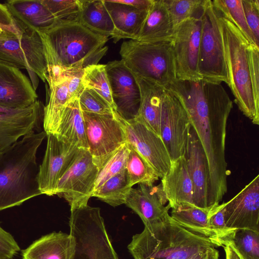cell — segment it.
<instances>
[{
  "label": "cell",
  "mask_w": 259,
  "mask_h": 259,
  "mask_svg": "<svg viewBox=\"0 0 259 259\" xmlns=\"http://www.w3.org/2000/svg\"><path fill=\"white\" fill-rule=\"evenodd\" d=\"M217 12L227 68L228 85L239 110L253 124L258 125L259 109L254 100L247 54L250 43L232 22Z\"/></svg>",
  "instance_id": "5b68a950"
},
{
  "label": "cell",
  "mask_w": 259,
  "mask_h": 259,
  "mask_svg": "<svg viewBox=\"0 0 259 259\" xmlns=\"http://www.w3.org/2000/svg\"><path fill=\"white\" fill-rule=\"evenodd\" d=\"M225 202L213 206L209 211L208 219L210 226L228 243L238 230L228 228L224 222Z\"/></svg>",
  "instance_id": "b9f144b4"
},
{
  "label": "cell",
  "mask_w": 259,
  "mask_h": 259,
  "mask_svg": "<svg viewBox=\"0 0 259 259\" xmlns=\"http://www.w3.org/2000/svg\"><path fill=\"white\" fill-rule=\"evenodd\" d=\"M129 153L127 143L121 146L99 169L94 190L98 189L108 179L125 169Z\"/></svg>",
  "instance_id": "74e56055"
},
{
  "label": "cell",
  "mask_w": 259,
  "mask_h": 259,
  "mask_svg": "<svg viewBox=\"0 0 259 259\" xmlns=\"http://www.w3.org/2000/svg\"><path fill=\"white\" fill-rule=\"evenodd\" d=\"M70 259H119L108 236L99 207L87 205L70 209Z\"/></svg>",
  "instance_id": "52a82bcc"
},
{
  "label": "cell",
  "mask_w": 259,
  "mask_h": 259,
  "mask_svg": "<svg viewBox=\"0 0 259 259\" xmlns=\"http://www.w3.org/2000/svg\"><path fill=\"white\" fill-rule=\"evenodd\" d=\"M163 191L161 184L148 186L139 184L136 189L132 188L125 204L141 218L144 225L161 220L170 208Z\"/></svg>",
  "instance_id": "44dd1931"
},
{
  "label": "cell",
  "mask_w": 259,
  "mask_h": 259,
  "mask_svg": "<svg viewBox=\"0 0 259 259\" xmlns=\"http://www.w3.org/2000/svg\"><path fill=\"white\" fill-rule=\"evenodd\" d=\"M135 76L140 91V104L133 119L160 137L161 105L166 88L154 81Z\"/></svg>",
  "instance_id": "603a6c76"
},
{
  "label": "cell",
  "mask_w": 259,
  "mask_h": 259,
  "mask_svg": "<svg viewBox=\"0 0 259 259\" xmlns=\"http://www.w3.org/2000/svg\"><path fill=\"white\" fill-rule=\"evenodd\" d=\"M98 171L89 151L80 149L72 164L59 180L56 195L64 198L70 209L88 205L93 197Z\"/></svg>",
  "instance_id": "8fae6325"
},
{
  "label": "cell",
  "mask_w": 259,
  "mask_h": 259,
  "mask_svg": "<svg viewBox=\"0 0 259 259\" xmlns=\"http://www.w3.org/2000/svg\"><path fill=\"white\" fill-rule=\"evenodd\" d=\"M25 29L12 15L5 4L0 3V40L18 36Z\"/></svg>",
  "instance_id": "60d3db41"
},
{
  "label": "cell",
  "mask_w": 259,
  "mask_h": 259,
  "mask_svg": "<svg viewBox=\"0 0 259 259\" xmlns=\"http://www.w3.org/2000/svg\"><path fill=\"white\" fill-rule=\"evenodd\" d=\"M111 1L142 10H149L153 2V0H111Z\"/></svg>",
  "instance_id": "7dc6e473"
},
{
  "label": "cell",
  "mask_w": 259,
  "mask_h": 259,
  "mask_svg": "<svg viewBox=\"0 0 259 259\" xmlns=\"http://www.w3.org/2000/svg\"><path fill=\"white\" fill-rule=\"evenodd\" d=\"M198 70L201 79L228 84L227 68L219 14L211 0H205L201 15Z\"/></svg>",
  "instance_id": "ba28073f"
},
{
  "label": "cell",
  "mask_w": 259,
  "mask_h": 259,
  "mask_svg": "<svg viewBox=\"0 0 259 259\" xmlns=\"http://www.w3.org/2000/svg\"><path fill=\"white\" fill-rule=\"evenodd\" d=\"M231 242L242 259H259V232L238 230Z\"/></svg>",
  "instance_id": "f35d334b"
},
{
  "label": "cell",
  "mask_w": 259,
  "mask_h": 259,
  "mask_svg": "<svg viewBox=\"0 0 259 259\" xmlns=\"http://www.w3.org/2000/svg\"><path fill=\"white\" fill-rule=\"evenodd\" d=\"M205 0H164L176 27L191 17H201Z\"/></svg>",
  "instance_id": "d590c367"
},
{
  "label": "cell",
  "mask_w": 259,
  "mask_h": 259,
  "mask_svg": "<svg viewBox=\"0 0 259 259\" xmlns=\"http://www.w3.org/2000/svg\"><path fill=\"white\" fill-rule=\"evenodd\" d=\"M105 68L116 111L126 119L134 118L140 104L135 76L121 60L109 62Z\"/></svg>",
  "instance_id": "2e32d148"
},
{
  "label": "cell",
  "mask_w": 259,
  "mask_h": 259,
  "mask_svg": "<svg viewBox=\"0 0 259 259\" xmlns=\"http://www.w3.org/2000/svg\"><path fill=\"white\" fill-rule=\"evenodd\" d=\"M81 1L79 22L94 33L112 37L114 26L103 1Z\"/></svg>",
  "instance_id": "4dcf8cb0"
},
{
  "label": "cell",
  "mask_w": 259,
  "mask_h": 259,
  "mask_svg": "<svg viewBox=\"0 0 259 259\" xmlns=\"http://www.w3.org/2000/svg\"><path fill=\"white\" fill-rule=\"evenodd\" d=\"M70 234L53 232L34 241L22 250V259H70L72 252Z\"/></svg>",
  "instance_id": "83f0119b"
},
{
  "label": "cell",
  "mask_w": 259,
  "mask_h": 259,
  "mask_svg": "<svg viewBox=\"0 0 259 259\" xmlns=\"http://www.w3.org/2000/svg\"><path fill=\"white\" fill-rule=\"evenodd\" d=\"M219 254L214 247L198 252L187 259H219Z\"/></svg>",
  "instance_id": "c3c4849f"
},
{
  "label": "cell",
  "mask_w": 259,
  "mask_h": 259,
  "mask_svg": "<svg viewBox=\"0 0 259 259\" xmlns=\"http://www.w3.org/2000/svg\"><path fill=\"white\" fill-rule=\"evenodd\" d=\"M191 126L181 102L166 88L161 105L160 137L171 162L184 156Z\"/></svg>",
  "instance_id": "7c38bea8"
},
{
  "label": "cell",
  "mask_w": 259,
  "mask_h": 259,
  "mask_svg": "<svg viewBox=\"0 0 259 259\" xmlns=\"http://www.w3.org/2000/svg\"><path fill=\"white\" fill-rule=\"evenodd\" d=\"M179 99L204 151L209 169L208 203L219 204L227 191V123L232 101L221 83L176 79L166 88Z\"/></svg>",
  "instance_id": "6da1fadb"
},
{
  "label": "cell",
  "mask_w": 259,
  "mask_h": 259,
  "mask_svg": "<svg viewBox=\"0 0 259 259\" xmlns=\"http://www.w3.org/2000/svg\"><path fill=\"white\" fill-rule=\"evenodd\" d=\"M5 4L23 27L39 34L47 31L57 23L41 0H10Z\"/></svg>",
  "instance_id": "cb8c5ba5"
},
{
  "label": "cell",
  "mask_w": 259,
  "mask_h": 259,
  "mask_svg": "<svg viewBox=\"0 0 259 259\" xmlns=\"http://www.w3.org/2000/svg\"><path fill=\"white\" fill-rule=\"evenodd\" d=\"M212 2L215 9L223 16L232 22L250 44L256 46L246 21L241 0H214Z\"/></svg>",
  "instance_id": "e575fe53"
},
{
  "label": "cell",
  "mask_w": 259,
  "mask_h": 259,
  "mask_svg": "<svg viewBox=\"0 0 259 259\" xmlns=\"http://www.w3.org/2000/svg\"><path fill=\"white\" fill-rule=\"evenodd\" d=\"M82 83L84 87L91 89L100 95L116 111L114 104L105 65L97 64L86 67L83 69Z\"/></svg>",
  "instance_id": "836d02e7"
},
{
  "label": "cell",
  "mask_w": 259,
  "mask_h": 259,
  "mask_svg": "<svg viewBox=\"0 0 259 259\" xmlns=\"http://www.w3.org/2000/svg\"><path fill=\"white\" fill-rule=\"evenodd\" d=\"M20 251L14 237L0 225V259H13Z\"/></svg>",
  "instance_id": "f6af8a7d"
},
{
  "label": "cell",
  "mask_w": 259,
  "mask_h": 259,
  "mask_svg": "<svg viewBox=\"0 0 259 259\" xmlns=\"http://www.w3.org/2000/svg\"><path fill=\"white\" fill-rule=\"evenodd\" d=\"M78 99L82 112L101 115L113 114L114 110L109 103L91 89L84 87Z\"/></svg>",
  "instance_id": "ab89813d"
},
{
  "label": "cell",
  "mask_w": 259,
  "mask_h": 259,
  "mask_svg": "<svg viewBox=\"0 0 259 259\" xmlns=\"http://www.w3.org/2000/svg\"><path fill=\"white\" fill-rule=\"evenodd\" d=\"M83 72L68 78V91L71 100L78 98L84 88L82 79Z\"/></svg>",
  "instance_id": "bcb514c9"
},
{
  "label": "cell",
  "mask_w": 259,
  "mask_h": 259,
  "mask_svg": "<svg viewBox=\"0 0 259 259\" xmlns=\"http://www.w3.org/2000/svg\"><path fill=\"white\" fill-rule=\"evenodd\" d=\"M170 208V217L187 230L209 240L215 247H224L228 243L210 226L208 219L210 208H202L184 202L175 204Z\"/></svg>",
  "instance_id": "7402d4cb"
},
{
  "label": "cell",
  "mask_w": 259,
  "mask_h": 259,
  "mask_svg": "<svg viewBox=\"0 0 259 259\" xmlns=\"http://www.w3.org/2000/svg\"><path fill=\"white\" fill-rule=\"evenodd\" d=\"M201 24V17H191L176 27L172 47L177 79H201L198 63Z\"/></svg>",
  "instance_id": "4fadbf2b"
},
{
  "label": "cell",
  "mask_w": 259,
  "mask_h": 259,
  "mask_svg": "<svg viewBox=\"0 0 259 259\" xmlns=\"http://www.w3.org/2000/svg\"><path fill=\"white\" fill-rule=\"evenodd\" d=\"M88 151L99 169L126 138L122 125L113 115L82 112Z\"/></svg>",
  "instance_id": "30bf717a"
},
{
  "label": "cell",
  "mask_w": 259,
  "mask_h": 259,
  "mask_svg": "<svg viewBox=\"0 0 259 259\" xmlns=\"http://www.w3.org/2000/svg\"><path fill=\"white\" fill-rule=\"evenodd\" d=\"M47 137L45 154L39 166L38 183L41 194L51 196L56 195L59 180L72 164L80 149L54 135L48 134Z\"/></svg>",
  "instance_id": "9a60e30c"
},
{
  "label": "cell",
  "mask_w": 259,
  "mask_h": 259,
  "mask_svg": "<svg viewBox=\"0 0 259 259\" xmlns=\"http://www.w3.org/2000/svg\"><path fill=\"white\" fill-rule=\"evenodd\" d=\"M119 54L135 76L165 88L176 79L172 40L147 42L131 39L122 43Z\"/></svg>",
  "instance_id": "8992f818"
},
{
  "label": "cell",
  "mask_w": 259,
  "mask_h": 259,
  "mask_svg": "<svg viewBox=\"0 0 259 259\" xmlns=\"http://www.w3.org/2000/svg\"><path fill=\"white\" fill-rule=\"evenodd\" d=\"M212 247L210 241L187 230L168 213L144 225L142 232L133 236L127 248L134 259H187Z\"/></svg>",
  "instance_id": "277c9868"
},
{
  "label": "cell",
  "mask_w": 259,
  "mask_h": 259,
  "mask_svg": "<svg viewBox=\"0 0 259 259\" xmlns=\"http://www.w3.org/2000/svg\"><path fill=\"white\" fill-rule=\"evenodd\" d=\"M68 78L49 86V100L44 108L43 127L47 135L56 134L63 111L71 100L68 91Z\"/></svg>",
  "instance_id": "f546056e"
},
{
  "label": "cell",
  "mask_w": 259,
  "mask_h": 259,
  "mask_svg": "<svg viewBox=\"0 0 259 259\" xmlns=\"http://www.w3.org/2000/svg\"><path fill=\"white\" fill-rule=\"evenodd\" d=\"M37 97L30 80L20 69L0 63V106L24 109L34 104Z\"/></svg>",
  "instance_id": "ffe728a7"
},
{
  "label": "cell",
  "mask_w": 259,
  "mask_h": 259,
  "mask_svg": "<svg viewBox=\"0 0 259 259\" xmlns=\"http://www.w3.org/2000/svg\"><path fill=\"white\" fill-rule=\"evenodd\" d=\"M132 188L125 169L108 179L95 191L93 197L115 207L125 203Z\"/></svg>",
  "instance_id": "1f68e13d"
},
{
  "label": "cell",
  "mask_w": 259,
  "mask_h": 259,
  "mask_svg": "<svg viewBox=\"0 0 259 259\" xmlns=\"http://www.w3.org/2000/svg\"><path fill=\"white\" fill-rule=\"evenodd\" d=\"M245 18L256 47L259 45V1L241 0Z\"/></svg>",
  "instance_id": "ee69618b"
},
{
  "label": "cell",
  "mask_w": 259,
  "mask_h": 259,
  "mask_svg": "<svg viewBox=\"0 0 259 259\" xmlns=\"http://www.w3.org/2000/svg\"><path fill=\"white\" fill-rule=\"evenodd\" d=\"M111 18L114 43L122 38L138 40L149 10H142L111 0H103Z\"/></svg>",
  "instance_id": "d4e9b609"
},
{
  "label": "cell",
  "mask_w": 259,
  "mask_h": 259,
  "mask_svg": "<svg viewBox=\"0 0 259 259\" xmlns=\"http://www.w3.org/2000/svg\"><path fill=\"white\" fill-rule=\"evenodd\" d=\"M54 135L80 149L88 150L84 121L78 98L71 100L65 107Z\"/></svg>",
  "instance_id": "f1b7e54d"
},
{
  "label": "cell",
  "mask_w": 259,
  "mask_h": 259,
  "mask_svg": "<svg viewBox=\"0 0 259 259\" xmlns=\"http://www.w3.org/2000/svg\"><path fill=\"white\" fill-rule=\"evenodd\" d=\"M55 18L57 22H78L81 10V0H41Z\"/></svg>",
  "instance_id": "8d00e7d4"
},
{
  "label": "cell",
  "mask_w": 259,
  "mask_h": 259,
  "mask_svg": "<svg viewBox=\"0 0 259 259\" xmlns=\"http://www.w3.org/2000/svg\"><path fill=\"white\" fill-rule=\"evenodd\" d=\"M247 54L254 100L256 108L259 109V48L249 44Z\"/></svg>",
  "instance_id": "7bdbcfd3"
},
{
  "label": "cell",
  "mask_w": 259,
  "mask_h": 259,
  "mask_svg": "<svg viewBox=\"0 0 259 259\" xmlns=\"http://www.w3.org/2000/svg\"><path fill=\"white\" fill-rule=\"evenodd\" d=\"M223 247L225 252L226 259H242L231 242Z\"/></svg>",
  "instance_id": "681fc988"
},
{
  "label": "cell",
  "mask_w": 259,
  "mask_h": 259,
  "mask_svg": "<svg viewBox=\"0 0 259 259\" xmlns=\"http://www.w3.org/2000/svg\"><path fill=\"white\" fill-rule=\"evenodd\" d=\"M0 63L32 71L45 82L47 62L40 34L25 29L20 35L0 40Z\"/></svg>",
  "instance_id": "9c48e42d"
},
{
  "label": "cell",
  "mask_w": 259,
  "mask_h": 259,
  "mask_svg": "<svg viewBox=\"0 0 259 259\" xmlns=\"http://www.w3.org/2000/svg\"><path fill=\"white\" fill-rule=\"evenodd\" d=\"M44 108L38 100L24 109L0 106V152L39 128L43 121Z\"/></svg>",
  "instance_id": "ac0fdd59"
},
{
  "label": "cell",
  "mask_w": 259,
  "mask_h": 259,
  "mask_svg": "<svg viewBox=\"0 0 259 259\" xmlns=\"http://www.w3.org/2000/svg\"><path fill=\"white\" fill-rule=\"evenodd\" d=\"M114 114L122 125L126 143L146 160L159 178L163 177L170 168L171 160L161 138L134 119H126L115 110Z\"/></svg>",
  "instance_id": "5bb4252c"
},
{
  "label": "cell",
  "mask_w": 259,
  "mask_h": 259,
  "mask_svg": "<svg viewBox=\"0 0 259 259\" xmlns=\"http://www.w3.org/2000/svg\"><path fill=\"white\" fill-rule=\"evenodd\" d=\"M46 137L32 132L0 152V211L41 195L36 153Z\"/></svg>",
  "instance_id": "3957f363"
},
{
  "label": "cell",
  "mask_w": 259,
  "mask_h": 259,
  "mask_svg": "<svg viewBox=\"0 0 259 259\" xmlns=\"http://www.w3.org/2000/svg\"><path fill=\"white\" fill-rule=\"evenodd\" d=\"M161 179L160 184L170 208L182 202L193 205V187L184 156L171 162L168 172Z\"/></svg>",
  "instance_id": "484cf974"
},
{
  "label": "cell",
  "mask_w": 259,
  "mask_h": 259,
  "mask_svg": "<svg viewBox=\"0 0 259 259\" xmlns=\"http://www.w3.org/2000/svg\"><path fill=\"white\" fill-rule=\"evenodd\" d=\"M184 156L193 187V205L202 208H211L208 203V163L199 140L191 126Z\"/></svg>",
  "instance_id": "d6986e66"
},
{
  "label": "cell",
  "mask_w": 259,
  "mask_h": 259,
  "mask_svg": "<svg viewBox=\"0 0 259 259\" xmlns=\"http://www.w3.org/2000/svg\"><path fill=\"white\" fill-rule=\"evenodd\" d=\"M175 29L164 0H153L137 40L147 42L171 41Z\"/></svg>",
  "instance_id": "4316f807"
},
{
  "label": "cell",
  "mask_w": 259,
  "mask_h": 259,
  "mask_svg": "<svg viewBox=\"0 0 259 259\" xmlns=\"http://www.w3.org/2000/svg\"><path fill=\"white\" fill-rule=\"evenodd\" d=\"M47 62L50 85L98 64L106 54L108 37L94 33L78 22L57 23L39 34Z\"/></svg>",
  "instance_id": "7a4b0ae2"
},
{
  "label": "cell",
  "mask_w": 259,
  "mask_h": 259,
  "mask_svg": "<svg viewBox=\"0 0 259 259\" xmlns=\"http://www.w3.org/2000/svg\"><path fill=\"white\" fill-rule=\"evenodd\" d=\"M129 153L125 169L130 185L137 184L152 186L159 176L150 164L137 151L127 143Z\"/></svg>",
  "instance_id": "d6a6232c"
},
{
  "label": "cell",
  "mask_w": 259,
  "mask_h": 259,
  "mask_svg": "<svg viewBox=\"0 0 259 259\" xmlns=\"http://www.w3.org/2000/svg\"><path fill=\"white\" fill-rule=\"evenodd\" d=\"M226 226L259 232V175L224 205Z\"/></svg>",
  "instance_id": "e0dca14e"
}]
</instances>
